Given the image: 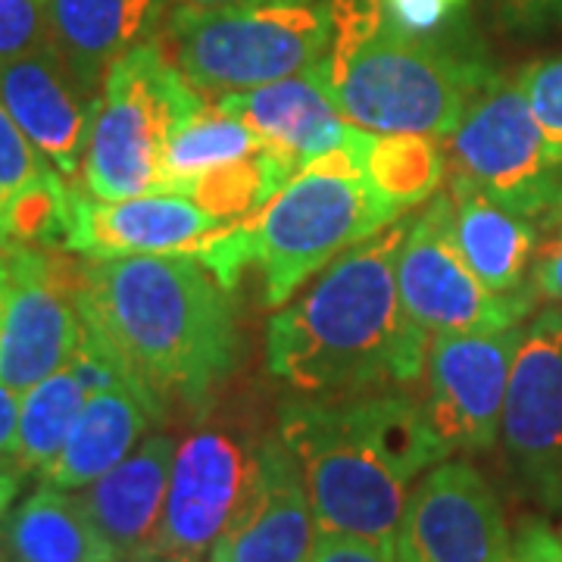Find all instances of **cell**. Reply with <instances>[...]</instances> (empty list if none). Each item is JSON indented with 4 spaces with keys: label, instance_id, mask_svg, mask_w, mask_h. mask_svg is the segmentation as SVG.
<instances>
[{
    "label": "cell",
    "instance_id": "obj_25",
    "mask_svg": "<svg viewBox=\"0 0 562 562\" xmlns=\"http://www.w3.org/2000/svg\"><path fill=\"white\" fill-rule=\"evenodd\" d=\"M260 150L262 140L241 120L225 113L216 101L206 103L169 140L166 166H162V194H184L206 169H216Z\"/></svg>",
    "mask_w": 562,
    "mask_h": 562
},
{
    "label": "cell",
    "instance_id": "obj_32",
    "mask_svg": "<svg viewBox=\"0 0 562 562\" xmlns=\"http://www.w3.org/2000/svg\"><path fill=\"white\" fill-rule=\"evenodd\" d=\"M541 222L547 225L541 232L547 238H541L528 288L538 301L562 303V206Z\"/></svg>",
    "mask_w": 562,
    "mask_h": 562
},
{
    "label": "cell",
    "instance_id": "obj_2",
    "mask_svg": "<svg viewBox=\"0 0 562 562\" xmlns=\"http://www.w3.org/2000/svg\"><path fill=\"white\" fill-rule=\"evenodd\" d=\"M409 220L350 247L266 325V369L306 397L409 391L428 335L406 316L397 260Z\"/></svg>",
    "mask_w": 562,
    "mask_h": 562
},
{
    "label": "cell",
    "instance_id": "obj_27",
    "mask_svg": "<svg viewBox=\"0 0 562 562\" xmlns=\"http://www.w3.org/2000/svg\"><path fill=\"white\" fill-rule=\"evenodd\" d=\"M294 176H301L294 162L262 147L260 154L206 169L201 179L184 191V198H191L213 220L244 222L257 216Z\"/></svg>",
    "mask_w": 562,
    "mask_h": 562
},
{
    "label": "cell",
    "instance_id": "obj_15",
    "mask_svg": "<svg viewBox=\"0 0 562 562\" xmlns=\"http://www.w3.org/2000/svg\"><path fill=\"white\" fill-rule=\"evenodd\" d=\"M228 222L213 220L184 194H140L101 201L79 188L72 254L81 260L201 257Z\"/></svg>",
    "mask_w": 562,
    "mask_h": 562
},
{
    "label": "cell",
    "instance_id": "obj_23",
    "mask_svg": "<svg viewBox=\"0 0 562 562\" xmlns=\"http://www.w3.org/2000/svg\"><path fill=\"white\" fill-rule=\"evenodd\" d=\"M453 201V238L472 272L497 294L528 291L541 225L469 188H443Z\"/></svg>",
    "mask_w": 562,
    "mask_h": 562
},
{
    "label": "cell",
    "instance_id": "obj_40",
    "mask_svg": "<svg viewBox=\"0 0 562 562\" xmlns=\"http://www.w3.org/2000/svg\"><path fill=\"white\" fill-rule=\"evenodd\" d=\"M560 535H562V531H560Z\"/></svg>",
    "mask_w": 562,
    "mask_h": 562
},
{
    "label": "cell",
    "instance_id": "obj_4",
    "mask_svg": "<svg viewBox=\"0 0 562 562\" xmlns=\"http://www.w3.org/2000/svg\"><path fill=\"white\" fill-rule=\"evenodd\" d=\"M344 120L372 135L447 138L494 81L484 47L450 25L406 32L384 0H328V41L316 63Z\"/></svg>",
    "mask_w": 562,
    "mask_h": 562
},
{
    "label": "cell",
    "instance_id": "obj_20",
    "mask_svg": "<svg viewBox=\"0 0 562 562\" xmlns=\"http://www.w3.org/2000/svg\"><path fill=\"white\" fill-rule=\"evenodd\" d=\"M179 441L154 431L106 475L76 491L116 560L132 562L160 522Z\"/></svg>",
    "mask_w": 562,
    "mask_h": 562
},
{
    "label": "cell",
    "instance_id": "obj_34",
    "mask_svg": "<svg viewBox=\"0 0 562 562\" xmlns=\"http://www.w3.org/2000/svg\"><path fill=\"white\" fill-rule=\"evenodd\" d=\"M506 29L519 35H543L562 29V0H494Z\"/></svg>",
    "mask_w": 562,
    "mask_h": 562
},
{
    "label": "cell",
    "instance_id": "obj_12",
    "mask_svg": "<svg viewBox=\"0 0 562 562\" xmlns=\"http://www.w3.org/2000/svg\"><path fill=\"white\" fill-rule=\"evenodd\" d=\"M522 338L525 325H516L506 331L438 335L428 341L419 401L450 457L497 447Z\"/></svg>",
    "mask_w": 562,
    "mask_h": 562
},
{
    "label": "cell",
    "instance_id": "obj_3",
    "mask_svg": "<svg viewBox=\"0 0 562 562\" xmlns=\"http://www.w3.org/2000/svg\"><path fill=\"white\" fill-rule=\"evenodd\" d=\"M279 435L301 462L319 535H357L391 553L413 484L450 460L409 391L303 394L281 406Z\"/></svg>",
    "mask_w": 562,
    "mask_h": 562
},
{
    "label": "cell",
    "instance_id": "obj_1",
    "mask_svg": "<svg viewBox=\"0 0 562 562\" xmlns=\"http://www.w3.org/2000/svg\"><path fill=\"white\" fill-rule=\"evenodd\" d=\"M79 313L157 425L210 416L238 369L235 303L194 257L81 260Z\"/></svg>",
    "mask_w": 562,
    "mask_h": 562
},
{
    "label": "cell",
    "instance_id": "obj_31",
    "mask_svg": "<svg viewBox=\"0 0 562 562\" xmlns=\"http://www.w3.org/2000/svg\"><path fill=\"white\" fill-rule=\"evenodd\" d=\"M44 169H50V162L44 160L38 147L22 135L7 103L0 101V201L10 198L25 181L41 176Z\"/></svg>",
    "mask_w": 562,
    "mask_h": 562
},
{
    "label": "cell",
    "instance_id": "obj_16",
    "mask_svg": "<svg viewBox=\"0 0 562 562\" xmlns=\"http://www.w3.org/2000/svg\"><path fill=\"white\" fill-rule=\"evenodd\" d=\"M319 538L301 462L279 428L262 438L257 479L206 562H310Z\"/></svg>",
    "mask_w": 562,
    "mask_h": 562
},
{
    "label": "cell",
    "instance_id": "obj_29",
    "mask_svg": "<svg viewBox=\"0 0 562 562\" xmlns=\"http://www.w3.org/2000/svg\"><path fill=\"white\" fill-rule=\"evenodd\" d=\"M519 85L541 125L550 154L562 162V54L525 66L519 72Z\"/></svg>",
    "mask_w": 562,
    "mask_h": 562
},
{
    "label": "cell",
    "instance_id": "obj_35",
    "mask_svg": "<svg viewBox=\"0 0 562 562\" xmlns=\"http://www.w3.org/2000/svg\"><path fill=\"white\" fill-rule=\"evenodd\" d=\"M506 562H562V535L543 519H525L513 535Z\"/></svg>",
    "mask_w": 562,
    "mask_h": 562
},
{
    "label": "cell",
    "instance_id": "obj_17",
    "mask_svg": "<svg viewBox=\"0 0 562 562\" xmlns=\"http://www.w3.org/2000/svg\"><path fill=\"white\" fill-rule=\"evenodd\" d=\"M0 101L22 135L38 147L63 179L79 184L81 160L98 101L47 44L20 60L0 63Z\"/></svg>",
    "mask_w": 562,
    "mask_h": 562
},
{
    "label": "cell",
    "instance_id": "obj_6",
    "mask_svg": "<svg viewBox=\"0 0 562 562\" xmlns=\"http://www.w3.org/2000/svg\"><path fill=\"white\" fill-rule=\"evenodd\" d=\"M206 103L157 41L128 50L103 81L79 184L101 201L162 194L169 140Z\"/></svg>",
    "mask_w": 562,
    "mask_h": 562
},
{
    "label": "cell",
    "instance_id": "obj_13",
    "mask_svg": "<svg viewBox=\"0 0 562 562\" xmlns=\"http://www.w3.org/2000/svg\"><path fill=\"white\" fill-rule=\"evenodd\" d=\"M503 450L522 491L547 513H562V310L525 325L501 428Z\"/></svg>",
    "mask_w": 562,
    "mask_h": 562
},
{
    "label": "cell",
    "instance_id": "obj_8",
    "mask_svg": "<svg viewBox=\"0 0 562 562\" xmlns=\"http://www.w3.org/2000/svg\"><path fill=\"white\" fill-rule=\"evenodd\" d=\"M262 431L241 416H203L176 450L160 522L132 562H203L247 501Z\"/></svg>",
    "mask_w": 562,
    "mask_h": 562
},
{
    "label": "cell",
    "instance_id": "obj_33",
    "mask_svg": "<svg viewBox=\"0 0 562 562\" xmlns=\"http://www.w3.org/2000/svg\"><path fill=\"white\" fill-rule=\"evenodd\" d=\"M384 7L401 29L431 35L447 29V22L465 7V0H384Z\"/></svg>",
    "mask_w": 562,
    "mask_h": 562
},
{
    "label": "cell",
    "instance_id": "obj_38",
    "mask_svg": "<svg viewBox=\"0 0 562 562\" xmlns=\"http://www.w3.org/2000/svg\"><path fill=\"white\" fill-rule=\"evenodd\" d=\"M22 482H25V475H22L13 462H0V516L16 503V497H20L22 491Z\"/></svg>",
    "mask_w": 562,
    "mask_h": 562
},
{
    "label": "cell",
    "instance_id": "obj_5",
    "mask_svg": "<svg viewBox=\"0 0 562 562\" xmlns=\"http://www.w3.org/2000/svg\"><path fill=\"white\" fill-rule=\"evenodd\" d=\"M328 0L291 7H184L166 16L157 44L201 98H228L297 76L322 60Z\"/></svg>",
    "mask_w": 562,
    "mask_h": 562
},
{
    "label": "cell",
    "instance_id": "obj_9",
    "mask_svg": "<svg viewBox=\"0 0 562 562\" xmlns=\"http://www.w3.org/2000/svg\"><path fill=\"white\" fill-rule=\"evenodd\" d=\"M443 154L450 188L482 191L531 220L562 206V162L543 140L519 76H494L443 138Z\"/></svg>",
    "mask_w": 562,
    "mask_h": 562
},
{
    "label": "cell",
    "instance_id": "obj_7",
    "mask_svg": "<svg viewBox=\"0 0 562 562\" xmlns=\"http://www.w3.org/2000/svg\"><path fill=\"white\" fill-rule=\"evenodd\" d=\"M401 220L369 179L301 172L250 216V254L262 303L281 310L316 272Z\"/></svg>",
    "mask_w": 562,
    "mask_h": 562
},
{
    "label": "cell",
    "instance_id": "obj_11",
    "mask_svg": "<svg viewBox=\"0 0 562 562\" xmlns=\"http://www.w3.org/2000/svg\"><path fill=\"white\" fill-rule=\"evenodd\" d=\"M397 288L406 316L428 338L438 335H484L525 325L538 297L497 294L484 284L453 238V201L438 191L419 220L409 222L397 260Z\"/></svg>",
    "mask_w": 562,
    "mask_h": 562
},
{
    "label": "cell",
    "instance_id": "obj_26",
    "mask_svg": "<svg viewBox=\"0 0 562 562\" xmlns=\"http://www.w3.org/2000/svg\"><path fill=\"white\" fill-rule=\"evenodd\" d=\"M79 188L54 166L25 181L0 201V241L72 254Z\"/></svg>",
    "mask_w": 562,
    "mask_h": 562
},
{
    "label": "cell",
    "instance_id": "obj_30",
    "mask_svg": "<svg viewBox=\"0 0 562 562\" xmlns=\"http://www.w3.org/2000/svg\"><path fill=\"white\" fill-rule=\"evenodd\" d=\"M47 44L44 0H0V63L20 60Z\"/></svg>",
    "mask_w": 562,
    "mask_h": 562
},
{
    "label": "cell",
    "instance_id": "obj_22",
    "mask_svg": "<svg viewBox=\"0 0 562 562\" xmlns=\"http://www.w3.org/2000/svg\"><path fill=\"white\" fill-rule=\"evenodd\" d=\"M150 425H157L154 413L128 384L122 379L106 384L85 403L60 457L41 472L38 482L60 491L88 487L120 465L147 438Z\"/></svg>",
    "mask_w": 562,
    "mask_h": 562
},
{
    "label": "cell",
    "instance_id": "obj_10",
    "mask_svg": "<svg viewBox=\"0 0 562 562\" xmlns=\"http://www.w3.org/2000/svg\"><path fill=\"white\" fill-rule=\"evenodd\" d=\"M81 257L0 241V384L35 387L79 350Z\"/></svg>",
    "mask_w": 562,
    "mask_h": 562
},
{
    "label": "cell",
    "instance_id": "obj_19",
    "mask_svg": "<svg viewBox=\"0 0 562 562\" xmlns=\"http://www.w3.org/2000/svg\"><path fill=\"white\" fill-rule=\"evenodd\" d=\"M216 103L241 120L262 140V147L288 157L297 169L344 144L360 128L344 120L316 66L254 91L228 94Z\"/></svg>",
    "mask_w": 562,
    "mask_h": 562
},
{
    "label": "cell",
    "instance_id": "obj_14",
    "mask_svg": "<svg viewBox=\"0 0 562 562\" xmlns=\"http://www.w3.org/2000/svg\"><path fill=\"white\" fill-rule=\"evenodd\" d=\"M513 535L501 497L465 460L431 465L403 503L394 562H506Z\"/></svg>",
    "mask_w": 562,
    "mask_h": 562
},
{
    "label": "cell",
    "instance_id": "obj_37",
    "mask_svg": "<svg viewBox=\"0 0 562 562\" xmlns=\"http://www.w3.org/2000/svg\"><path fill=\"white\" fill-rule=\"evenodd\" d=\"M22 391L0 384V462H13L16 453V435H20Z\"/></svg>",
    "mask_w": 562,
    "mask_h": 562
},
{
    "label": "cell",
    "instance_id": "obj_36",
    "mask_svg": "<svg viewBox=\"0 0 562 562\" xmlns=\"http://www.w3.org/2000/svg\"><path fill=\"white\" fill-rule=\"evenodd\" d=\"M310 562H394V553L357 535H319Z\"/></svg>",
    "mask_w": 562,
    "mask_h": 562
},
{
    "label": "cell",
    "instance_id": "obj_18",
    "mask_svg": "<svg viewBox=\"0 0 562 562\" xmlns=\"http://www.w3.org/2000/svg\"><path fill=\"white\" fill-rule=\"evenodd\" d=\"M176 0H44L50 47L101 98L106 72L140 44L160 38Z\"/></svg>",
    "mask_w": 562,
    "mask_h": 562
},
{
    "label": "cell",
    "instance_id": "obj_21",
    "mask_svg": "<svg viewBox=\"0 0 562 562\" xmlns=\"http://www.w3.org/2000/svg\"><path fill=\"white\" fill-rule=\"evenodd\" d=\"M120 379V369L85 331L79 350L57 372L22 394L20 435L13 453V465L22 475H41L57 460L91 394Z\"/></svg>",
    "mask_w": 562,
    "mask_h": 562
},
{
    "label": "cell",
    "instance_id": "obj_39",
    "mask_svg": "<svg viewBox=\"0 0 562 562\" xmlns=\"http://www.w3.org/2000/svg\"><path fill=\"white\" fill-rule=\"evenodd\" d=\"M176 3L220 10V7H291V3H313V0H176Z\"/></svg>",
    "mask_w": 562,
    "mask_h": 562
},
{
    "label": "cell",
    "instance_id": "obj_28",
    "mask_svg": "<svg viewBox=\"0 0 562 562\" xmlns=\"http://www.w3.org/2000/svg\"><path fill=\"white\" fill-rule=\"evenodd\" d=\"M366 176L391 206L406 213L438 194L447 181V154L441 138L428 135H375Z\"/></svg>",
    "mask_w": 562,
    "mask_h": 562
},
{
    "label": "cell",
    "instance_id": "obj_24",
    "mask_svg": "<svg viewBox=\"0 0 562 562\" xmlns=\"http://www.w3.org/2000/svg\"><path fill=\"white\" fill-rule=\"evenodd\" d=\"M0 562H120L76 491L38 484L0 516Z\"/></svg>",
    "mask_w": 562,
    "mask_h": 562
}]
</instances>
